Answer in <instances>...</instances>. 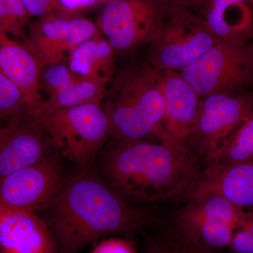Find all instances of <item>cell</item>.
<instances>
[{"label":"cell","mask_w":253,"mask_h":253,"mask_svg":"<svg viewBox=\"0 0 253 253\" xmlns=\"http://www.w3.org/2000/svg\"><path fill=\"white\" fill-rule=\"evenodd\" d=\"M1 117H0V120H1ZM0 128H1V127H0Z\"/></svg>","instance_id":"obj_33"},{"label":"cell","mask_w":253,"mask_h":253,"mask_svg":"<svg viewBox=\"0 0 253 253\" xmlns=\"http://www.w3.org/2000/svg\"><path fill=\"white\" fill-rule=\"evenodd\" d=\"M172 0H112L101 9L96 25L114 51L151 42L162 26Z\"/></svg>","instance_id":"obj_7"},{"label":"cell","mask_w":253,"mask_h":253,"mask_svg":"<svg viewBox=\"0 0 253 253\" xmlns=\"http://www.w3.org/2000/svg\"><path fill=\"white\" fill-rule=\"evenodd\" d=\"M229 246L235 253H253V212L236 229Z\"/></svg>","instance_id":"obj_23"},{"label":"cell","mask_w":253,"mask_h":253,"mask_svg":"<svg viewBox=\"0 0 253 253\" xmlns=\"http://www.w3.org/2000/svg\"><path fill=\"white\" fill-rule=\"evenodd\" d=\"M147 253H179L176 251L166 249V248L160 247V246H154L148 251Z\"/></svg>","instance_id":"obj_30"},{"label":"cell","mask_w":253,"mask_h":253,"mask_svg":"<svg viewBox=\"0 0 253 253\" xmlns=\"http://www.w3.org/2000/svg\"><path fill=\"white\" fill-rule=\"evenodd\" d=\"M25 110L29 109L23 91L0 69V117L9 121Z\"/></svg>","instance_id":"obj_21"},{"label":"cell","mask_w":253,"mask_h":253,"mask_svg":"<svg viewBox=\"0 0 253 253\" xmlns=\"http://www.w3.org/2000/svg\"><path fill=\"white\" fill-rule=\"evenodd\" d=\"M159 73L164 99V117L161 141H172L186 146L197 115L201 97L179 73Z\"/></svg>","instance_id":"obj_14"},{"label":"cell","mask_w":253,"mask_h":253,"mask_svg":"<svg viewBox=\"0 0 253 253\" xmlns=\"http://www.w3.org/2000/svg\"><path fill=\"white\" fill-rule=\"evenodd\" d=\"M204 19L217 39L249 44L253 34V0H211Z\"/></svg>","instance_id":"obj_17"},{"label":"cell","mask_w":253,"mask_h":253,"mask_svg":"<svg viewBox=\"0 0 253 253\" xmlns=\"http://www.w3.org/2000/svg\"><path fill=\"white\" fill-rule=\"evenodd\" d=\"M250 50H251V55H252L253 61V34L252 38H251V41L249 43Z\"/></svg>","instance_id":"obj_31"},{"label":"cell","mask_w":253,"mask_h":253,"mask_svg":"<svg viewBox=\"0 0 253 253\" xmlns=\"http://www.w3.org/2000/svg\"><path fill=\"white\" fill-rule=\"evenodd\" d=\"M0 253H58L52 232L37 212L0 206Z\"/></svg>","instance_id":"obj_13"},{"label":"cell","mask_w":253,"mask_h":253,"mask_svg":"<svg viewBox=\"0 0 253 253\" xmlns=\"http://www.w3.org/2000/svg\"><path fill=\"white\" fill-rule=\"evenodd\" d=\"M217 40L204 18L172 2L150 42L151 67L158 71L179 72L206 54Z\"/></svg>","instance_id":"obj_5"},{"label":"cell","mask_w":253,"mask_h":253,"mask_svg":"<svg viewBox=\"0 0 253 253\" xmlns=\"http://www.w3.org/2000/svg\"><path fill=\"white\" fill-rule=\"evenodd\" d=\"M1 128H0V129H1Z\"/></svg>","instance_id":"obj_34"},{"label":"cell","mask_w":253,"mask_h":253,"mask_svg":"<svg viewBox=\"0 0 253 253\" xmlns=\"http://www.w3.org/2000/svg\"><path fill=\"white\" fill-rule=\"evenodd\" d=\"M76 76L65 63L44 68L41 76V91H45L49 96L64 87Z\"/></svg>","instance_id":"obj_22"},{"label":"cell","mask_w":253,"mask_h":253,"mask_svg":"<svg viewBox=\"0 0 253 253\" xmlns=\"http://www.w3.org/2000/svg\"><path fill=\"white\" fill-rule=\"evenodd\" d=\"M249 214L223 196L207 194L189 199L177 222L183 234L193 242L221 249L229 246L234 232Z\"/></svg>","instance_id":"obj_8"},{"label":"cell","mask_w":253,"mask_h":253,"mask_svg":"<svg viewBox=\"0 0 253 253\" xmlns=\"http://www.w3.org/2000/svg\"><path fill=\"white\" fill-rule=\"evenodd\" d=\"M207 166H232L253 161V110L231 131Z\"/></svg>","instance_id":"obj_20"},{"label":"cell","mask_w":253,"mask_h":253,"mask_svg":"<svg viewBox=\"0 0 253 253\" xmlns=\"http://www.w3.org/2000/svg\"><path fill=\"white\" fill-rule=\"evenodd\" d=\"M40 211L58 253H78L103 236L136 231L143 222L141 213L106 181L85 172L65 179L58 194Z\"/></svg>","instance_id":"obj_2"},{"label":"cell","mask_w":253,"mask_h":253,"mask_svg":"<svg viewBox=\"0 0 253 253\" xmlns=\"http://www.w3.org/2000/svg\"><path fill=\"white\" fill-rule=\"evenodd\" d=\"M1 1L10 17L21 31L31 18L23 6L22 0H1Z\"/></svg>","instance_id":"obj_26"},{"label":"cell","mask_w":253,"mask_h":253,"mask_svg":"<svg viewBox=\"0 0 253 253\" xmlns=\"http://www.w3.org/2000/svg\"><path fill=\"white\" fill-rule=\"evenodd\" d=\"M211 0H175L174 1V4L181 5L184 6H194V7L206 8L209 4Z\"/></svg>","instance_id":"obj_29"},{"label":"cell","mask_w":253,"mask_h":253,"mask_svg":"<svg viewBox=\"0 0 253 253\" xmlns=\"http://www.w3.org/2000/svg\"><path fill=\"white\" fill-rule=\"evenodd\" d=\"M0 69L23 91L28 109L36 111L43 101L41 91L42 69L27 46L12 39L1 28Z\"/></svg>","instance_id":"obj_16"},{"label":"cell","mask_w":253,"mask_h":253,"mask_svg":"<svg viewBox=\"0 0 253 253\" xmlns=\"http://www.w3.org/2000/svg\"><path fill=\"white\" fill-rule=\"evenodd\" d=\"M108 86L101 106L113 141L161 139L164 99L159 71L152 67L123 71Z\"/></svg>","instance_id":"obj_3"},{"label":"cell","mask_w":253,"mask_h":253,"mask_svg":"<svg viewBox=\"0 0 253 253\" xmlns=\"http://www.w3.org/2000/svg\"><path fill=\"white\" fill-rule=\"evenodd\" d=\"M207 194L223 196L244 208H253V161L232 166H207L188 199Z\"/></svg>","instance_id":"obj_15"},{"label":"cell","mask_w":253,"mask_h":253,"mask_svg":"<svg viewBox=\"0 0 253 253\" xmlns=\"http://www.w3.org/2000/svg\"><path fill=\"white\" fill-rule=\"evenodd\" d=\"M56 151L40 118L25 110L0 129V181L54 156Z\"/></svg>","instance_id":"obj_12"},{"label":"cell","mask_w":253,"mask_h":253,"mask_svg":"<svg viewBox=\"0 0 253 253\" xmlns=\"http://www.w3.org/2000/svg\"><path fill=\"white\" fill-rule=\"evenodd\" d=\"M100 33L89 18L56 15L40 18L30 28L25 44L36 56L42 69L64 63L76 48Z\"/></svg>","instance_id":"obj_10"},{"label":"cell","mask_w":253,"mask_h":253,"mask_svg":"<svg viewBox=\"0 0 253 253\" xmlns=\"http://www.w3.org/2000/svg\"><path fill=\"white\" fill-rule=\"evenodd\" d=\"M23 6L31 17L40 19L56 15L68 14L59 0H22Z\"/></svg>","instance_id":"obj_24"},{"label":"cell","mask_w":253,"mask_h":253,"mask_svg":"<svg viewBox=\"0 0 253 253\" xmlns=\"http://www.w3.org/2000/svg\"><path fill=\"white\" fill-rule=\"evenodd\" d=\"M35 115L59 154L83 169L94 161L109 136V118L101 105H81Z\"/></svg>","instance_id":"obj_4"},{"label":"cell","mask_w":253,"mask_h":253,"mask_svg":"<svg viewBox=\"0 0 253 253\" xmlns=\"http://www.w3.org/2000/svg\"><path fill=\"white\" fill-rule=\"evenodd\" d=\"M0 28L9 35L18 36L21 35V31L17 27L13 20L5 9L4 5L0 0Z\"/></svg>","instance_id":"obj_28"},{"label":"cell","mask_w":253,"mask_h":253,"mask_svg":"<svg viewBox=\"0 0 253 253\" xmlns=\"http://www.w3.org/2000/svg\"><path fill=\"white\" fill-rule=\"evenodd\" d=\"M99 2H109V1H112V0H99Z\"/></svg>","instance_id":"obj_32"},{"label":"cell","mask_w":253,"mask_h":253,"mask_svg":"<svg viewBox=\"0 0 253 253\" xmlns=\"http://www.w3.org/2000/svg\"><path fill=\"white\" fill-rule=\"evenodd\" d=\"M114 50L101 33L73 51L68 66L73 73L109 84L114 78Z\"/></svg>","instance_id":"obj_18"},{"label":"cell","mask_w":253,"mask_h":253,"mask_svg":"<svg viewBox=\"0 0 253 253\" xmlns=\"http://www.w3.org/2000/svg\"><path fill=\"white\" fill-rule=\"evenodd\" d=\"M106 182L126 201L152 203L189 194L204 169L197 154L173 141H115L101 158Z\"/></svg>","instance_id":"obj_1"},{"label":"cell","mask_w":253,"mask_h":253,"mask_svg":"<svg viewBox=\"0 0 253 253\" xmlns=\"http://www.w3.org/2000/svg\"><path fill=\"white\" fill-rule=\"evenodd\" d=\"M60 4L68 14L75 15L79 11L90 9L99 4V0H59Z\"/></svg>","instance_id":"obj_27"},{"label":"cell","mask_w":253,"mask_h":253,"mask_svg":"<svg viewBox=\"0 0 253 253\" xmlns=\"http://www.w3.org/2000/svg\"><path fill=\"white\" fill-rule=\"evenodd\" d=\"M64 181L61 156L55 154L1 179L0 206L38 212L58 194Z\"/></svg>","instance_id":"obj_11"},{"label":"cell","mask_w":253,"mask_h":253,"mask_svg":"<svg viewBox=\"0 0 253 253\" xmlns=\"http://www.w3.org/2000/svg\"><path fill=\"white\" fill-rule=\"evenodd\" d=\"M89 253H136L134 244L129 240L112 238L104 240Z\"/></svg>","instance_id":"obj_25"},{"label":"cell","mask_w":253,"mask_h":253,"mask_svg":"<svg viewBox=\"0 0 253 253\" xmlns=\"http://www.w3.org/2000/svg\"><path fill=\"white\" fill-rule=\"evenodd\" d=\"M108 86L109 84L103 82L76 75L64 87L43 100L40 107L33 113L39 114L81 105H101Z\"/></svg>","instance_id":"obj_19"},{"label":"cell","mask_w":253,"mask_h":253,"mask_svg":"<svg viewBox=\"0 0 253 253\" xmlns=\"http://www.w3.org/2000/svg\"><path fill=\"white\" fill-rule=\"evenodd\" d=\"M253 110V95L212 94L201 97L186 146L208 159Z\"/></svg>","instance_id":"obj_9"},{"label":"cell","mask_w":253,"mask_h":253,"mask_svg":"<svg viewBox=\"0 0 253 253\" xmlns=\"http://www.w3.org/2000/svg\"><path fill=\"white\" fill-rule=\"evenodd\" d=\"M200 97L236 94L253 83V61L249 44L217 40L201 58L179 71Z\"/></svg>","instance_id":"obj_6"}]
</instances>
